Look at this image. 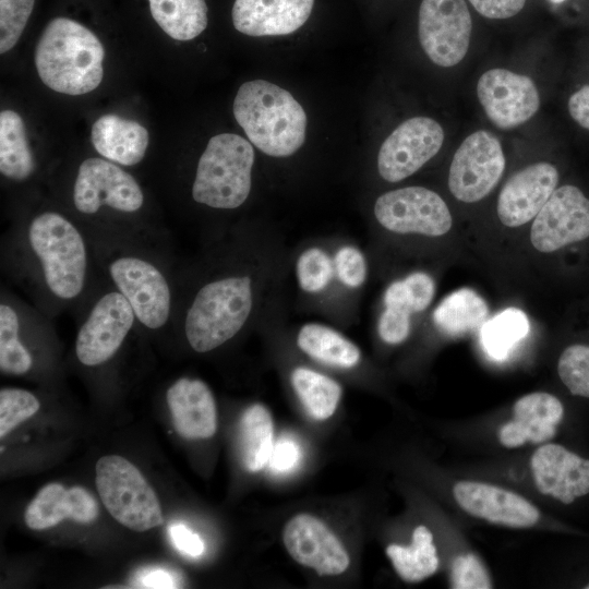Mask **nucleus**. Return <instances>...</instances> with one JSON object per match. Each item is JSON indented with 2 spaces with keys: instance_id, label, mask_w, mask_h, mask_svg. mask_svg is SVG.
Returning a JSON list of instances; mask_svg holds the SVG:
<instances>
[{
  "instance_id": "obj_1",
  "label": "nucleus",
  "mask_w": 589,
  "mask_h": 589,
  "mask_svg": "<svg viewBox=\"0 0 589 589\" xmlns=\"http://www.w3.org/2000/svg\"><path fill=\"white\" fill-rule=\"evenodd\" d=\"M104 47L84 25L56 17L45 27L35 50V64L43 83L55 92L82 95L103 80Z\"/></svg>"
},
{
  "instance_id": "obj_2",
  "label": "nucleus",
  "mask_w": 589,
  "mask_h": 589,
  "mask_svg": "<svg viewBox=\"0 0 589 589\" xmlns=\"http://www.w3.org/2000/svg\"><path fill=\"white\" fill-rule=\"evenodd\" d=\"M233 115L248 139L273 157H287L304 142L306 115L286 89L264 80L243 83L233 100Z\"/></svg>"
},
{
  "instance_id": "obj_3",
  "label": "nucleus",
  "mask_w": 589,
  "mask_h": 589,
  "mask_svg": "<svg viewBox=\"0 0 589 589\" xmlns=\"http://www.w3.org/2000/svg\"><path fill=\"white\" fill-rule=\"evenodd\" d=\"M27 241L48 291L61 301L79 297L86 281L88 252L77 227L60 213L44 212L31 220Z\"/></svg>"
},
{
  "instance_id": "obj_4",
  "label": "nucleus",
  "mask_w": 589,
  "mask_h": 589,
  "mask_svg": "<svg viewBox=\"0 0 589 589\" xmlns=\"http://www.w3.org/2000/svg\"><path fill=\"white\" fill-rule=\"evenodd\" d=\"M254 301L247 275H228L204 284L184 317V334L192 349L208 352L233 338L248 322Z\"/></svg>"
},
{
  "instance_id": "obj_5",
  "label": "nucleus",
  "mask_w": 589,
  "mask_h": 589,
  "mask_svg": "<svg viewBox=\"0 0 589 589\" xmlns=\"http://www.w3.org/2000/svg\"><path fill=\"white\" fill-rule=\"evenodd\" d=\"M254 149L240 135L221 133L209 139L192 185L196 203L217 209L241 206L251 191Z\"/></svg>"
},
{
  "instance_id": "obj_6",
  "label": "nucleus",
  "mask_w": 589,
  "mask_h": 589,
  "mask_svg": "<svg viewBox=\"0 0 589 589\" xmlns=\"http://www.w3.org/2000/svg\"><path fill=\"white\" fill-rule=\"evenodd\" d=\"M96 485L103 504L121 525L146 531L163 524L154 490L125 458L118 455L101 457L96 464Z\"/></svg>"
},
{
  "instance_id": "obj_7",
  "label": "nucleus",
  "mask_w": 589,
  "mask_h": 589,
  "mask_svg": "<svg viewBox=\"0 0 589 589\" xmlns=\"http://www.w3.org/2000/svg\"><path fill=\"white\" fill-rule=\"evenodd\" d=\"M109 276L130 303L136 321L149 329L161 328L171 313V290L164 273L151 261L119 254L107 265Z\"/></svg>"
},
{
  "instance_id": "obj_8",
  "label": "nucleus",
  "mask_w": 589,
  "mask_h": 589,
  "mask_svg": "<svg viewBox=\"0 0 589 589\" xmlns=\"http://www.w3.org/2000/svg\"><path fill=\"white\" fill-rule=\"evenodd\" d=\"M73 202L85 215H95L105 206L118 213L133 214L142 208L144 194L134 177L118 164L92 157L79 167Z\"/></svg>"
},
{
  "instance_id": "obj_9",
  "label": "nucleus",
  "mask_w": 589,
  "mask_h": 589,
  "mask_svg": "<svg viewBox=\"0 0 589 589\" xmlns=\"http://www.w3.org/2000/svg\"><path fill=\"white\" fill-rule=\"evenodd\" d=\"M378 224L396 233L440 237L453 225L450 212L443 199L432 190L408 187L378 196L374 204Z\"/></svg>"
},
{
  "instance_id": "obj_10",
  "label": "nucleus",
  "mask_w": 589,
  "mask_h": 589,
  "mask_svg": "<svg viewBox=\"0 0 589 589\" xmlns=\"http://www.w3.org/2000/svg\"><path fill=\"white\" fill-rule=\"evenodd\" d=\"M471 15L464 0H422L418 34L422 49L437 65L453 67L466 56Z\"/></svg>"
},
{
  "instance_id": "obj_11",
  "label": "nucleus",
  "mask_w": 589,
  "mask_h": 589,
  "mask_svg": "<svg viewBox=\"0 0 589 589\" xmlns=\"http://www.w3.org/2000/svg\"><path fill=\"white\" fill-rule=\"evenodd\" d=\"M504 168L505 157L498 140L488 131H477L464 140L453 157L449 191L461 202H478L497 184Z\"/></svg>"
},
{
  "instance_id": "obj_12",
  "label": "nucleus",
  "mask_w": 589,
  "mask_h": 589,
  "mask_svg": "<svg viewBox=\"0 0 589 589\" xmlns=\"http://www.w3.org/2000/svg\"><path fill=\"white\" fill-rule=\"evenodd\" d=\"M136 321L128 300L118 291L103 294L81 325L75 353L87 366L109 360L121 347Z\"/></svg>"
},
{
  "instance_id": "obj_13",
  "label": "nucleus",
  "mask_w": 589,
  "mask_h": 589,
  "mask_svg": "<svg viewBox=\"0 0 589 589\" xmlns=\"http://www.w3.org/2000/svg\"><path fill=\"white\" fill-rule=\"evenodd\" d=\"M443 142L444 131L435 120L413 117L404 121L380 148V176L388 182L406 179L434 157Z\"/></svg>"
},
{
  "instance_id": "obj_14",
  "label": "nucleus",
  "mask_w": 589,
  "mask_h": 589,
  "mask_svg": "<svg viewBox=\"0 0 589 589\" xmlns=\"http://www.w3.org/2000/svg\"><path fill=\"white\" fill-rule=\"evenodd\" d=\"M589 237V199L574 185L554 190L534 217L530 241L542 253H552Z\"/></svg>"
},
{
  "instance_id": "obj_15",
  "label": "nucleus",
  "mask_w": 589,
  "mask_h": 589,
  "mask_svg": "<svg viewBox=\"0 0 589 589\" xmlns=\"http://www.w3.org/2000/svg\"><path fill=\"white\" fill-rule=\"evenodd\" d=\"M477 94L488 118L501 129L522 124L540 106L534 82L505 69L484 72L478 81Z\"/></svg>"
},
{
  "instance_id": "obj_16",
  "label": "nucleus",
  "mask_w": 589,
  "mask_h": 589,
  "mask_svg": "<svg viewBox=\"0 0 589 589\" xmlns=\"http://www.w3.org/2000/svg\"><path fill=\"white\" fill-rule=\"evenodd\" d=\"M283 537L291 557L320 575L342 574L350 564L349 554L340 540L322 520L310 514L292 517Z\"/></svg>"
},
{
  "instance_id": "obj_17",
  "label": "nucleus",
  "mask_w": 589,
  "mask_h": 589,
  "mask_svg": "<svg viewBox=\"0 0 589 589\" xmlns=\"http://www.w3.org/2000/svg\"><path fill=\"white\" fill-rule=\"evenodd\" d=\"M530 466L539 492L563 504H572L589 493V459L560 444L540 446Z\"/></svg>"
},
{
  "instance_id": "obj_18",
  "label": "nucleus",
  "mask_w": 589,
  "mask_h": 589,
  "mask_svg": "<svg viewBox=\"0 0 589 589\" xmlns=\"http://www.w3.org/2000/svg\"><path fill=\"white\" fill-rule=\"evenodd\" d=\"M558 182L557 169L549 163H536L512 176L497 200V216L507 227H519L537 216Z\"/></svg>"
},
{
  "instance_id": "obj_19",
  "label": "nucleus",
  "mask_w": 589,
  "mask_h": 589,
  "mask_svg": "<svg viewBox=\"0 0 589 589\" xmlns=\"http://www.w3.org/2000/svg\"><path fill=\"white\" fill-rule=\"evenodd\" d=\"M453 494L465 512L493 524L527 528L540 519L537 507L525 497L495 485L460 481L454 485Z\"/></svg>"
},
{
  "instance_id": "obj_20",
  "label": "nucleus",
  "mask_w": 589,
  "mask_h": 589,
  "mask_svg": "<svg viewBox=\"0 0 589 589\" xmlns=\"http://www.w3.org/2000/svg\"><path fill=\"white\" fill-rule=\"evenodd\" d=\"M313 4L314 0H235L232 23L253 37L288 35L306 22Z\"/></svg>"
},
{
  "instance_id": "obj_21",
  "label": "nucleus",
  "mask_w": 589,
  "mask_h": 589,
  "mask_svg": "<svg viewBox=\"0 0 589 589\" xmlns=\"http://www.w3.org/2000/svg\"><path fill=\"white\" fill-rule=\"evenodd\" d=\"M563 416L564 407L555 396L544 392L525 395L515 402L513 419L501 428L500 442L508 448L544 443L555 435Z\"/></svg>"
},
{
  "instance_id": "obj_22",
  "label": "nucleus",
  "mask_w": 589,
  "mask_h": 589,
  "mask_svg": "<svg viewBox=\"0 0 589 589\" xmlns=\"http://www.w3.org/2000/svg\"><path fill=\"white\" fill-rule=\"evenodd\" d=\"M167 402L177 432L189 440H203L214 435L217 413L214 396L200 381L182 377L167 392Z\"/></svg>"
},
{
  "instance_id": "obj_23",
  "label": "nucleus",
  "mask_w": 589,
  "mask_h": 589,
  "mask_svg": "<svg viewBox=\"0 0 589 589\" xmlns=\"http://www.w3.org/2000/svg\"><path fill=\"white\" fill-rule=\"evenodd\" d=\"M91 140L95 149L106 159L133 166L144 158L149 136L139 122L109 113L94 122Z\"/></svg>"
},
{
  "instance_id": "obj_24",
  "label": "nucleus",
  "mask_w": 589,
  "mask_h": 589,
  "mask_svg": "<svg viewBox=\"0 0 589 589\" xmlns=\"http://www.w3.org/2000/svg\"><path fill=\"white\" fill-rule=\"evenodd\" d=\"M297 345L311 358L337 368H353L361 358L359 348L352 341L323 324L303 325L298 333Z\"/></svg>"
},
{
  "instance_id": "obj_25",
  "label": "nucleus",
  "mask_w": 589,
  "mask_h": 589,
  "mask_svg": "<svg viewBox=\"0 0 589 589\" xmlns=\"http://www.w3.org/2000/svg\"><path fill=\"white\" fill-rule=\"evenodd\" d=\"M488 313L486 302L480 294L470 288H461L441 301L433 321L445 335L458 337L481 327Z\"/></svg>"
},
{
  "instance_id": "obj_26",
  "label": "nucleus",
  "mask_w": 589,
  "mask_h": 589,
  "mask_svg": "<svg viewBox=\"0 0 589 589\" xmlns=\"http://www.w3.org/2000/svg\"><path fill=\"white\" fill-rule=\"evenodd\" d=\"M35 161L26 137L24 122L13 110L0 113V172L14 181L26 180Z\"/></svg>"
},
{
  "instance_id": "obj_27",
  "label": "nucleus",
  "mask_w": 589,
  "mask_h": 589,
  "mask_svg": "<svg viewBox=\"0 0 589 589\" xmlns=\"http://www.w3.org/2000/svg\"><path fill=\"white\" fill-rule=\"evenodd\" d=\"M153 19L171 38L191 40L207 26L205 0H148Z\"/></svg>"
},
{
  "instance_id": "obj_28",
  "label": "nucleus",
  "mask_w": 589,
  "mask_h": 589,
  "mask_svg": "<svg viewBox=\"0 0 589 589\" xmlns=\"http://www.w3.org/2000/svg\"><path fill=\"white\" fill-rule=\"evenodd\" d=\"M386 554L400 578L408 582L421 581L438 567L432 532L423 525L413 530L410 545L389 544Z\"/></svg>"
},
{
  "instance_id": "obj_29",
  "label": "nucleus",
  "mask_w": 589,
  "mask_h": 589,
  "mask_svg": "<svg viewBox=\"0 0 589 589\" xmlns=\"http://www.w3.org/2000/svg\"><path fill=\"white\" fill-rule=\"evenodd\" d=\"M273 419L266 407L254 404L240 420V449L244 467L257 472L268 462L273 444Z\"/></svg>"
},
{
  "instance_id": "obj_30",
  "label": "nucleus",
  "mask_w": 589,
  "mask_h": 589,
  "mask_svg": "<svg viewBox=\"0 0 589 589\" xmlns=\"http://www.w3.org/2000/svg\"><path fill=\"white\" fill-rule=\"evenodd\" d=\"M290 380L296 394L312 418L325 420L334 414L342 394L336 381L302 366L292 371Z\"/></svg>"
},
{
  "instance_id": "obj_31",
  "label": "nucleus",
  "mask_w": 589,
  "mask_h": 589,
  "mask_svg": "<svg viewBox=\"0 0 589 589\" xmlns=\"http://www.w3.org/2000/svg\"><path fill=\"white\" fill-rule=\"evenodd\" d=\"M530 324L524 311L507 308L485 321L480 327V342L494 360L505 359L514 346L529 333Z\"/></svg>"
},
{
  "instance_id": "obj_32",
  "label": "nucleus",
  "mask_w": 589,
  "mask_h": 589,
  "mask_svg": "<svg viewBox=\"0 0 589 589\" xmlns=\"http://www.w3.org/2000/svg\"><path fill=\"white\" fill-rule=\"evenodd\" d=\"M73 516L72 488L49 483L41 488L28 504L24 519L31 529L41 530L53 527L65 518L73 519Z\"/></svg>"
},
{
  "instance_id": "obj_33",
  "label": "nucleus",
  "mask_w": 589,
  "mask_h": 589,
  "mask_svg": "<svg viewBox=\"0 0 589 589\" xmlns=\"http://www.w3.org/2000/svg\"><path fill=\"white\" fill-rule=\"evenodd\" d=\"M32 356L20 340V317L7 302L0 304V369L3 373L22 375L32 368Z\"/></svg>"
},
{
  "instance_id": "obj_34",
  "label": "nucleus",
  "mask_w": 589,
  "mask_h": 589,
  "mask_svg": "<svg viewBox=\"0 0 589 589\" xmlns=\"http://www.w3.org/2000/svg\"><path fill=\"white\" fill-rule=\"evenodd\" d=\"M435 284L423 272H416L401 280L392 283L385 290V306L394 308L408 314L424 311L433 300Z\"/></svg>"
},
{
  "instance_id": "obj_35",
  "label": "nucleus",
  "mask_w": 589,
  "mask_h": 589,
  "mask_svg": "<svg viewBox=\"0 0 589 589\" xmlns=\"http://www.w3.org/2000/svg\"><path fill=\"white\" fill-rule=\"evenodd\" d=\"M335 272L334 261L320 248L303 251L296 264L300 288L309 293L323 291L332 281Z\"/></svg>"
},
{
  "instance_id": "obj_36",
  "label": "nucleus",
  "mask_w": 589,
  "mask_h": 589,
  "mask_svg": "<svg viewBox=\"0 0 589 589\" xmlns=\"http://www.w3.org/2000/svg\"><path fill=\"white\" fill-rule=\"evenodd\" d=\"M557 372L573 395L589 398V346L576 344L565 348Z\"/></svg>"
},
{
  "instance_id": "obj_37",
  "label": "nucleus",
  "mask_w": 589,
  "mask_h": 589,
  "mask_svg": "<svg viewBox=\"0 0 589 589\" xmlns=\"http://www.w3.org/2000/svg\"><path fill=\"white\" fill-rule=\"evenodd\" d=\"M38 399L21 388H3L0 392V437H4L17 424L39 409Z\"/></svg>"
},
{
  "instance_id": "obj_38",
  "label": "nucleus",
  "mask_w": 589,
  "mask_h": 589,
  "mask_svg": "<svg viewBox=\"0 0 589 589\" xmlns=\"http://www.w3.org/2000/svg\"><path fill=\"white\" fill-rule=\"evenodd\" d=\"M35 0H0V52L12 49L31 16Z\"/></svg>"
},
{
  "instance_id": "obj_39",
  "label": "nucleus",
  "mask_w": 589,
  "mask_h": 589,
  "mask_svg": "<svg viewBox=\"0 0 589 589\" xmlns=\"http://www.w3.org/2000/svg\"><path fill=\"white\" fill-rule=\"evenodd\" d=\"M450 585L454 589H490L492 582L481 560L472 554L457 556L452 565Z\"/></svg>"
},
{
  "instance_id": "obj_40",
  "label": "nucleus",
  "mask_w": 589,
  "mask_h": 589,
  "mask_svg": "<svg viewBox=\"0 0 589 589\" xmlns=\"http://www.w3.org/2000/svg\"><path fill=\"white\" fill-rule=\"evenodd\" d=\"M338 279L348 288L361 287L366 278V262L361 251L354 247L340 248L334 260Z\"/></svg>"
},
{
  "instance_id": "obj_41",
  "label": "nucleus",
  "mask_w": 589,
  "mask_h": 589,
  "mask_svg": "<svg viewBox=\"0 0 589 589\" xmlns=\"http://www.w3.org/2000/svg\"><path fill=\"white\" fill-rule=\"evenodd\" d=\"M410 316L400 310L385 306L377 323L381 339L390 345L405 341L410 334Z\"/></svg>"
},
{
  "instance_id": "obj_42",
  "label": "nucleus",
  "mask_w": 589,
  "mask_h": 589,
  "mask_svg": "<svg viewBox=\"0 0 589 589\" xmlns=\"http://www.w3.org/2000/svg\"><path fill=\"white\" fill-rule=\"evenodd\" d=\"M169 537L176 549L185 556L199 557L205 551L202 538L181 522L169 527Z\"/></svg>"
},
{
  "instance_id": "obj_43",
  "label": "nucleus",
  "mask_w": 589,
  "mask_h": 589,
  "mask_svg": "<svg viewBox=\"0 0 589 589\" xmlns=\"http://www.w3.org/2000/svg\"><path fill=\"white\" fill-rule=\"evenodd\" d=\"M299 459V446L289 438H281L274 445L268 465L273 471L283 473L292 470Z\"/></svg>"
},
{
  "instance_id": "obj_44",
  "label": "nucleus",
  "mask_w": 589,
  "mask_h": 589,
  "mask_svg": "<svg viewBox=\"0 0 589 589\" xmlns=\"http://www.w3.org/2000/svg\"><path fill=\"white\" fill-rule=\"evenodd\" d=\"M477 12L489 19H508L516 15L526 0H469Z\"/></svg>"
},
{
  "instance_id": "obj_45",
  "label": "nucleus",
  "mask_w": 589,
  "mask_h": 589,
  "mask_svg": "<svg viewBox=\"0 0 589 589\" xmlns=\"http://www.w3.org/2000/svg\"><path fill=\"white\" fill-rule=\"evenodd\" d=\"M134 585L139 588L169 589L180 587V581L179 576L170 569L151 567L142 569L135 576Z\"/></svg>"
},
{
  "instance_id": "obj_46",
  "label": "nucleus",
  "mask_w": 589,
  "mask_h": 589,
  "mask_svg": "<svg viewBox=\"0 0 589 589\" xmlns=\"http://www.w3.org/2000/svg\"><path fill=\"white\" fill-rule=\"evenodd\" d=\"M568 111L579 125L589 130V85L582 86L569 97Z\"/></svg>"
},
{
  "instance_id": "obj_47",
  "label": "nucleus",
  "mask_w": 589,
  "mask_h": 589,
  "mask_svg": "<svg viewBox=\"0 0 589 589\" xmlns=\"http://www.w3.org/2000/svg\"><path fill=\"white\" fill-rule=\"evenodd\" d=\"M552 3L554 4H558V3H562L564 0H550Z\"/></svg>"
},
{
  "instance_id": "obj_48",
  "label": "nucleus",
  "mask_w": 589,
  "mask_h": 589,
  "mask_svg": "<svg viewBox=\"0 0 589 589\" xmlns=\"http://www.w3.org/2000/svg\"><path fill=\"white\" fill-rule=\"evenodd\" d=\"M587 589H589V584L586 586Z\"/></svg>"
}]
</instances>
